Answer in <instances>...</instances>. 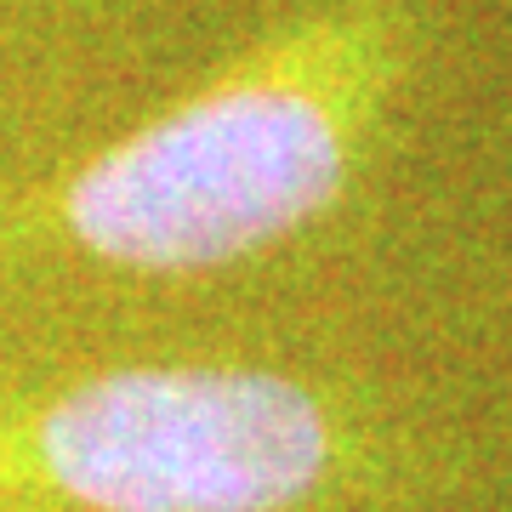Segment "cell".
Here are the masks:
<instances>
[{
	"label": "cell",
	"instance_id": "obj_1",
	"mask_svg": "<svg viewBox=\"0 0 512 512\" xmlns=\"http://www.w3.org/2000/svg\"><path fill=\"white\" fill-rule=\"evenodd\" d=\"M365 23H313L0 211L120 274H211L308 228L353 165Z\"/></svg>",
	"mask_w": 512,
	"mask_h": 512
},
{
	"label": "cell",
	"instance_id": "obj_2",
	"mask_svg": "<svg viewBox=\"0 0 512 512\" xmlns=\"http://www.w3.org/2000/svg\"><path fill=\"white\" fill-rule=\"evenodd\" d=\"M336 433L302 382L251 365H126L0 410V512H291Z\"/></svg>",
	"mask_w": 512,
	"mask_h": 512
}]
</instances>
